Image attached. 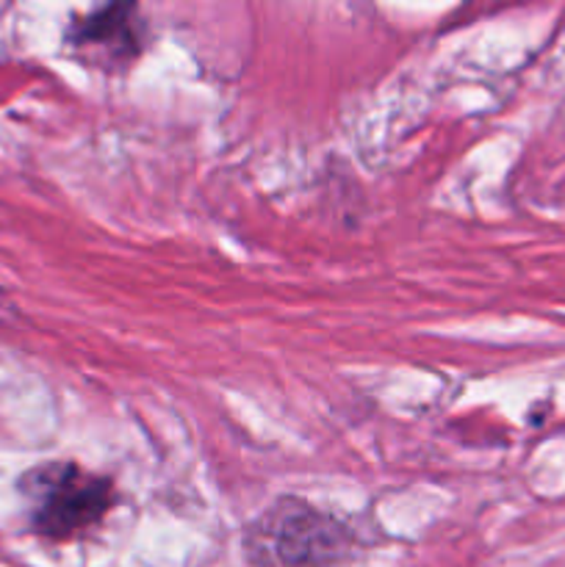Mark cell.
I'll use <instances>...</instances> for the list:
<instances>
[{
	"instance_id": "6da1fadb",
	"label": "cell",
	"mask_w": 565,
	"mask_h": 567,
	"mask_svg": "<svg viewBox=\"0 0 565 567\" xmlns=\"http://www.w3.org/2000/svg\"><path fill=\"white\" fill-rule=\"evenodd\" d=\"M242 548L253 567H338L352 557L355 535L305 498L280 496L249 520Z\"/></svg>"
},
{
	"instance_id": "7a4b0ae2",
	"label": "cell",
	"mask_w": 565,
	"mask_h": 567,
	"mask_svg": "<svg viewBox=\"0 0 565 567\" xmlns=\"http://www.w3.org/2000/svg\"><path fill=\"white\" fill-rule=\"evenodd\" d=\"M17 493L25 502L31 529L48 540H75L116 507L114 482L72 460L33 465L20 476Z\"/></svg>"
},
{
	"instance_id": "3957f363",
	"label": "cell",
	"mask_w": 565,
	"mask_h": 567,
	"mask_svg": "<svg viewBox=\"0 0 565 567\" xmlns=\"http://www.w3.org/2000/svg\"><path fill=\"white\" fill-rule=\"evenodd\" d=\"M147 39L150 28L136 0H109L66 28L72 53L103 72H125L144 53Z\"/></svg>"
}]
</instances>
